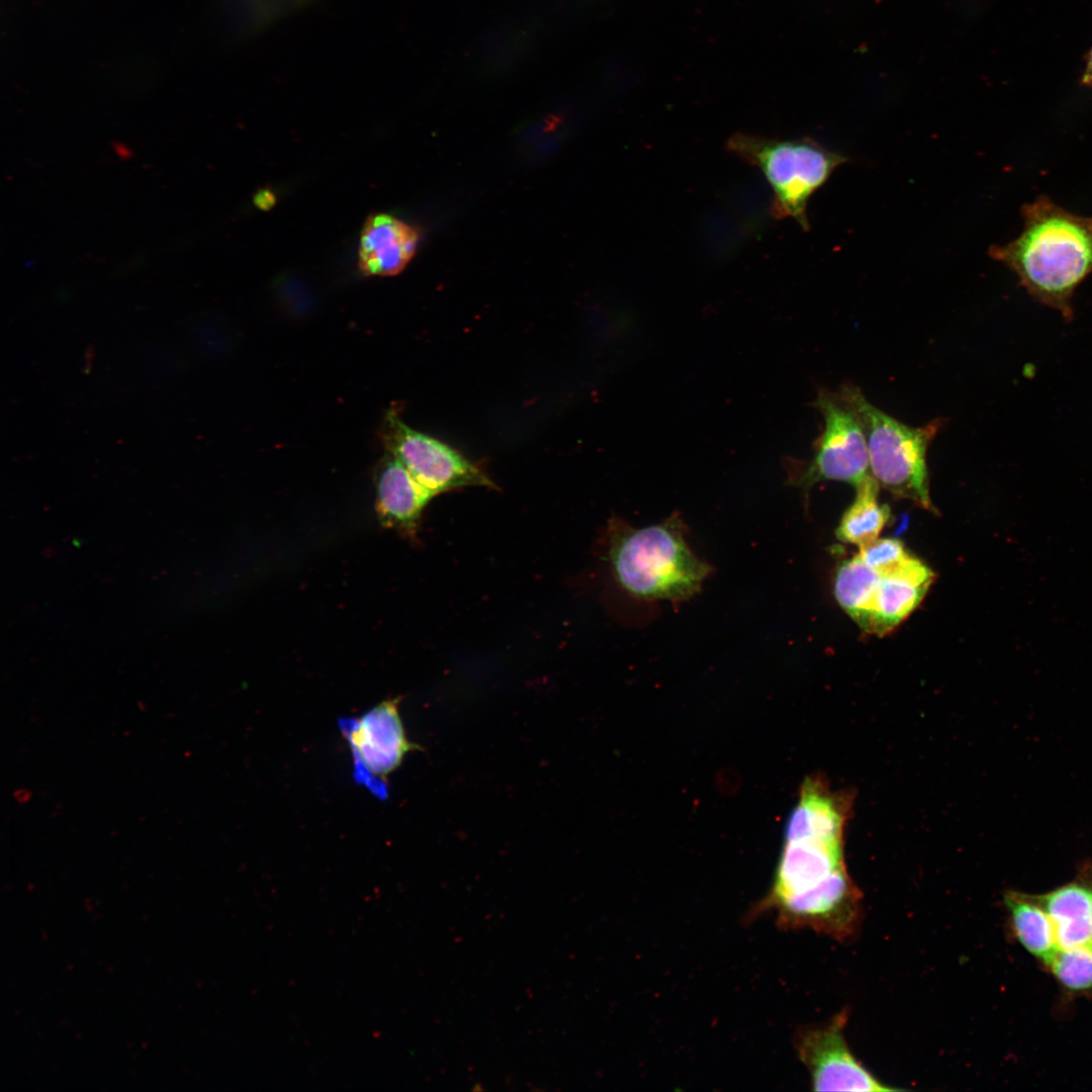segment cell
Listing matches in <instances>:
<instances>
[{
	"instance_id": "obj_14",
	"label": "cell",
	"mask_w": 1092,
	"mask_h": 1092,
	"mask_svg": "<svg viewBox=\"0 0 1092 1092\" xmlns=\"http://www.w3.org/2000/svg\"><path fill=\"white\" fill-rule=\"evenodd\" d=\"M932 580L881 576L871 608L867 634L884 637L920 605Z\"/></svg>"
},
{
	"instance_id": "obj_11",
	"label": "cell",
	"mask_w": 1092,
	"mask_h": 1092,
	"mask_svg": "<svg viewBox=\"0 0 1092 1092\" xmlns=\"http://www.w3.org/2000/svg\"><path fill=\"white\" fill-rule=\"evenodd\" d=\"M376 512L382 526L405 537L417 535L422 513L433 495L405 466L387 453L375 472Z\"/></svg>"
},
{
	"instance_id": "obj_15",
	"label": "cell",
	"mask_w": 1092,
	"mask_h": 1092,
	"mask_svg": "<svg viewBox=\"0 0 1092 1092\" xmlns=\"http://www.w3.org/2000/svg\"><path fill=\"white\" fill-rule=\"evenodd\" d=\"M1004 903L1019 943L1048 964L1059 946L1053 922L1038 899L1009 891L1004 895Z\"/></svg>"
},
{
	"instance_id": "obj_12",
	"label": "cell",
	"mask_w": 1092,
	"mask_h": 1092,
	"mask_svg": "<svg viewBox=\"0 0 1092 1092\" xmlns=\"http://www.w3.org/2000/svg\"><path fill=\"white\" fill-rule=\"evenodd\" d=\"M417 231L389 214L371 215L364 223L359 245V268L365 275L398 274L416 253Z\"/></svg>"
},
{
	"instance_id": "obj_13",
	"label": "cell",
	"mask_w": 1092,
	"mask_h": 1092,
	"mask_svg": "<svg viewBox=\"0 0 1092 1092\" xmlns=\"http://www.w3.org/2000/svg\"><path fill=\"white\" fill-rule=\"evenodd\" d=\"M1037 899L1053 922L1059 948L1092 942V885L1071 882Z\"/></svg>"
},
{
	"instance_id": "obj_1",
	"label": "cell",
	"mask_w": 1092,
	"mask_h": 1092,
	"mask_svg": "<svg viewBox=\"0 0 1092 1092\" xmlns=\"http://www.w3.org/2000/svg\"><path fill=\"white\" fill-rule=\"evenodd\" d=\"M766 911L785 929H809L839 942L854 938L862 894L847 873L843 842L786 841L770 890L752 914Z\"/></svg>"
},
{
	"instance_id": "obj_2",
	"label": "cell",
	"mask_w": 1092,
	"mask_h": 1092,
	"mask_svg": "<svg viewBox=\"0 0 1092 1092\" xmlns=\"http://www.w3.org/2000/svg\"><path fill=\"white\" fill-rule=\"evenodd\" d=\"M1019 237L994 245L990 256L1011 269L1040 303L1073 317L1072 297L1092 273V217L1065 210L1046 196L1025 204Z\"/></svg>"
},
{
	"instance_id": "obj_21",
	"label": "cell",
	"mask_w": 1092,
	"mask_h": 1092,
	"mask_svg": "<svg viewBox=\"0 0 1092 1092\" xmlns=\"http://www.w3.org/2000/svg\"><path fill=\"white\" fill-rule=\"evenodd\" d=\"M1082 84L1092 87V49L1086 59V67L1081 79Z\"/></svg>"
},
{
	"instance_id": "obj_19",
	"label": "cell",
	"mask_w": 1092,
	"mask_h": 1092,
	"mask_svg": "<svg viewBox=\"0 0 1092 1092\" xmlns=\"http://www.w3.org/2000/svg\"><path fill=\"white\" fill-rule=\"evenodd\" d=\"M857 555L881 576L890 574L911 556L903 542L896 538H878L859 546Z\"/></svg>"
},
{
	"instance_id": "obj_5",
	"label": "cell",
	"mask_w": 1092,
	"mask_h": 1092,
	"mask_svg": "<svg viewBox=\"0 0 1092 1092\" xmlns=\"http://www.w3.org/2000/svg\"><path fill=\"white\" fill-rule=\"evenodd\" d=\"M727 149L761 171L772 191L771 215L792 218L805 231L810 226L809 199L847 160L808 138L781 140L736 132L728 139Z\"/></svg>"
},
{
	"instance_id": "obj_17",
	"label": "cell",
	"mask_w": 1092,
	"mask_h": 1092,
	"mask_svg": "<svg viewBox=\"0 0 1092 1092\" xmlns=\"http://www.w3.org/2000/svg\"><path fill=\"white\" fill-rule=\"evenodd\" d=\"M880 578L881 575L864 564L858 555L842 561L835 573V599L864 633Z\"/></svg>"
},
{
	"instance_id": "obj_20",
	"label": "cell",
	"mask_w": 1092,
	"mask_h": 1092,
	"mask_svg": "<svg viewBox=\"0 0 1092 1092\" xmlns=\"http://www.w3.org/2000/svg\"><path fill=\"white\" fill-rule=\"evenodd\" d=\"M254 202L261 209H269L274 205L275 196L268 189H263L255 195Z\"/></svg>"
},
{
	"instance_id": "obj_18",
	"label": "cell",
	"mask_w": 1092,
	"mask_h": 1092,
	"mask_svg": "<svg viewBox=\"0 0 1092 1092\" xmlns=\"http://www.w3.org/2000/svg\"><path fill=\"white\" fill-rule=\"evenodd\" d=\"M1046 965L1065 988L1072 991L1092 989V942L1059 948Z\"/></svg>"
},
{
	"instance_id": "obj_16",
	"label": "cell",
	"mask_w": 1092,
	"mask_h": 1092,
	"mask_svg": "<svg viewBox=\"0 0 1092 1092\" xmlns=\"http://www.w3.org/2000/svg\"><path fill=\"white\" fill-rule=\"evenodd\" d=\"M879 486L872 475L855 486V497L836 529L840 541L859 547L879 538L891 513L887 505L879 502Z\"/></svg>"
},
{
	"instance_id": "obj_8",
	"label": "cell",
	"mask_w": 1092,
	"mask_h": 1092,
	"mask_svg": "<svg viewBox=\"0 0 1092 1092\" xmlns=\"http://www.w3.org/2000/svg\"><path fill=\"white\" fill-rule=\"evenodd\" d=\"M848 1011L824 1023L802 1027L795 1037L800 1061L814 1091H897L878 1080L853 1056L844 1036Z\"/></svg>"
},
{
	"instance_id": "obj_3",
	"label": "cell",
	"mask_w": 1092,
	"mask_h": 1092,
	"mask_svg": "<svg viewBox=\"0 0 1092 1092\" xmlns=\"http://www.w3.org/2000/svg\"><path fill=\"white\" fill-rule=\"evenodd\" d=\"M606 541L615 580L636 599L688 601L700 593L712 571L691 549L677 515L642 528L613 517L608 521Z\"/></svg>"
},
{
	"instance_id": "obj_6",
	"label": "cell",
	"mask_w": 1092,
	"mask_h": 1092,
	"mask_svg": "<svg viewBox=\"0 0 1092 1092\" xmlns=\"http://www.w3.org/2000/svg\"><path fill=\"white\" fill-rule=\"evenodd\" d=\"M812 405L824 426L812 458L792 470L791 482L805 494L820 481H842L855 487L871 475L867 441L856 414L837 391L826 388L818 390Z\"/></svg>"
},
{
	"instance_id": "obj_9",
	"label": "cell",
	"mask_w": 1092,
	"mask_h": 1092,
	"mask_svg": "<svg viewBox=\"0 0 1092 1092\" xmlns=\"http://www.w3.org/2000/svg\"><path fill=\"white\" fill-rule=\"evenodd\" d=\"M398 702L383 701L343 727L354 758L355 777L376 793L405 755L420 749L406 736Z\"/></svg>"
},
{
	"instance_id": "obj_4",
	"label": "cell",
	"mask_w": 1092,
	"mask_h": 1092,
	"mask_svg": "<svg viewBox=\"0 0 1092 1092\" xmlns=\"http://www.w3.org/2000/svg\"><path fill=\"white\" fill-rule=\"evenodd\" d=\"M856 414L867 441L870 472L879 485L894 496L934 511L929 495L927 449L942 426L935 419L924 426L911 427L871 403L860 389L850 383L837 391Z\"/></svg>"
},
{
	"instance_id": "obj_10",
	"label": "cell",
	"mask_w": 1092,
	"mask_h": 1092,
	"mask_svg": "<svg viewBox=\"0 0 1092 1092\" xmlns=\"http://www.w3.org/2000/svg\"><path fill=\"white\" fill-rule=\"evenodd\" d=\"M851 804L848 793L832 792L823 778H807L801 787L799 802L786 822V841L843 842V828Z\"/></svg>"
},
{
	"instance_id": "obj_7",
	"label": "cell",
	"mask_w": 1092,
	"mask_h": 1092,
	"mask_svg": "<svg viewBox=\"0 0 1092 1092\" xmlns=\"http://www.w3.org/2000/svg\"><path fill=\"white\" fill-rule=\"evenodd\" d=\"M383 444L433 496L468 486L495 489L496 484L477 464L446 443L408 427L397 408L382 422Z\"/></svg>"
}]
</instances>
